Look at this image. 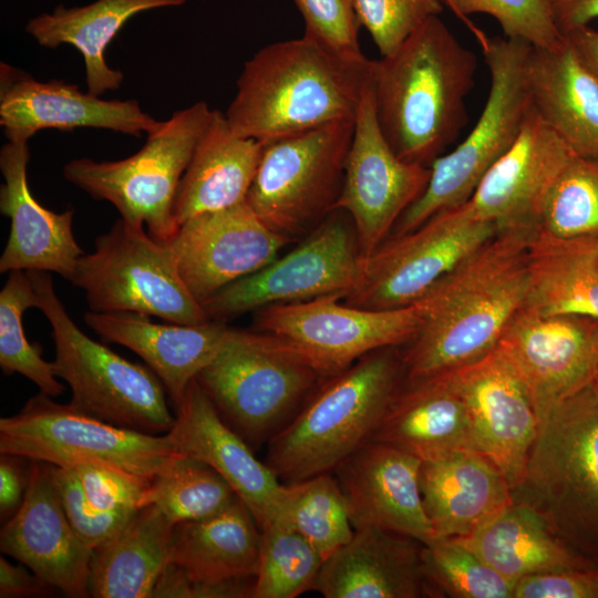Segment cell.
Wrapping results in <instances>:
<instances>
[{"mask_svg": "<svg viewBox=\"0 0 598 598\" xmlns=\"http://www.w3.org/2000/svg\"><path fill=\"white\" fill-rule=\"evenodd\" d=\"M535 228H499L414 302L422 324L402 357L408 380L454 370L496 348L527 297Z\"/></svg>", "mask_w": 598, "mask_h": 598, "instance_id": "6da1fadb", "label": "cell"}, {"mask_svg": "<svg viewBox=\"0 0 598 598\" xmlns=\"http://www.w3.org/2000/svg\"><path fill=\"white\" fill-rule=\"evenodd\" d=\"M476 55L431 17L392 54L372 61L380 128L399 157L430 166L467 123Z\"/></svg>", "mask_w": 598, "mask_h": 598, "instance_id": "7a4b0ae2", "label": "cell"}, {"mask_svg": "<svg viewBox=\"0 0 598 598\" xmlns=\"http://www.w3.org/2000/svg\"><path fill=\"white\" fill-rule=\"evenodd\" d=\"M372 61L339 53L305 33L268 44L245 62L226 120L236 134L266 143L354 118Z\"/></svg>", "mask_w": 598, "mask_h": 598, "instance_id": "3957f363", "label": "cell"}, {"mask_svg": "<svg viewBox=\"0 0 598 598\" xmlns=\"http://www.w3.org/2000/svg\"><path fill=\"white\" fill-rule=\"evenodd\" d=\"M393 348L372 351L327 378L268 441L265 463L283 484L333 472L372 439L404 374Z\"/></svg>", "mask_w": 598, "mask_h": 598, "instance_id": "277c9868", "label": "cell"}, {"mask_svg": "<svg viewBox=\"0 0 598 598\" xmlns=\"http://www.w3.org/2000/svg\"><path fill=\"white\" fill-rule=\"evenodd\" d=\"M512 496L598 563V396L592 386L555 405L540 422Z\"/></svg>", "mask_w": 598, "mask_h": 598, "instance_id": "5b68a950", "label": "cell"}, {"mask_svg": "<svg viewBox=\"0 0 598 598\" xmlns=\"http://www.w3.org/2000/svg\"><path fill=\"white\" fill-rule=\"evenodd\" d=\"M326 379L282 339L231 328L195 380L223 420L254 447L279 432Z\"/></svg>", "mask_w": 598, "mask_h": 598, "instance_id": "8992f818", "label": "cell"}, {"mask_svg": "<svg viewBox=\"0 0 598 598\" xmlns=\"http://www.w3.org/2000/svg\"><path fill=\"white\" fill-rule=\"evenodd\" d=\"M28 274L38 296L37 308L52 328L55 373L71 389L70 403L120 427L167 433L175 416L157 375L84 334L55 293L50 272Z\"/></svg>", "mask_w": 598, "mask_h": 598, "instance_id": "52a82bcc", "label": "cell"}, {"mask_svg": "<svg viewBox=\"0 0 598 598\" xmlns=\"http://www.w3.org/2000/svg\"><path fill=\"white\" fill-rule=\"evenodd\" d=\"M476 35L491 75L484 109L466 138L430 165L425 190L398 220L393 235L409 233L435 214L465 204L488 169L515 143L533 109L526 81L532 45L506 37Z\"/></svg>", "mask_w": 598, "mask_h": 598, "instance_id": "ba28073f", "label": "cell"}, {"mask_svg": "<svg viewBox=\"0 0 598 598\" xmlns=\"http://www.w3.org/2000/svg\"><path fill=\"white\" fill-rule=\"evenodd\" d=\"M212 113L207 103L196 102L162 121L135 154L120 161L72 159L63 176L94 199L111 203L127 224L166 243L178 228L174 203L181 179Z\"/></svg>", "mask_w": 598, "mask_h": 598, "instance_id": "9c48e42d", "label": "cell"}, {"mask_svg": "<svg viewBox=\"0 0 598 598\" xmlns=\"http://www.w3.org/2000/svg\"><path fill=\"white\" fill-rule=\"evenodd\" d=\"M0 452L59 467L106 465L150 482L178 453L167 433L120 427L42 392L0 419Z\"/></svg>", "mask_w": 598, "mask_h": 598, "instance_id": "30bf717a", "label": "cell"}, {"mask_svg": "<svg viewBox=\"0 0 598 598\" xmlns=\"http://www.w3.org/2000/svg\"><path fill=\"white\" fill-rule=\"evenodd\" d=\"M353 130L340 120L261 143L246 202L269 228L292 239L336 209Z\"/></svg>", "mask_w": 598, "mask_h": 598, "instance_id": "8fae6325", "label": "cell"}, {"mask_svg": "<svg viewBox=\"0 0 598 598\" xmlns=\"http://www.w3.org/2000/svg\"><path fill=\"white\" fill-rule=\"evenodd\" d=\"M94 312H133L171 323L210 321L183 282L166 243L118 219L80 257L71 281Z\"/></svg>", "mask_w": 598, "mask_h": 598, "instance_id": "7c38bea8", "label": "cell"}, {"mask_svg": "<svg viewBox=\"0 0 598 598\" xmlns=\"http://www.w3.org/2000/svg\"><path fill=\"white\" fill-rule=\"evenodd\" d=\"M363 266L349 215L334 209L296 248L219 290L202 303L209 320L226 322L274 305L347 297Z\"/></svg>", "mask_w": 598, "mask_h": 598, "instance_id": "4fadbf2b", "label": "cell"}, {"mask_svg": "<svg viewBox=\"0 0 598 598\" xmlns=\"http://www.w3.org/2000/svg\"><path fill=\"white\" fill-rule=\"evenodd\" d=\"M499 227L463 204L440 212L417 228L385 239L367 259L344 303L364 309L413 305Z\"/></svg>", "mask_w": 598, "mask_h": 598, "instance_id": "5bb4252c", "label": "cell"}, {"mask_svg": "<svg viewBox=\"0 0 598 598\" xmlns=\"http://www.w3.org/2000/svg\"><path fill=\"white\" fill-rule=\"evenodd\" d=\"M339 299L326 296L265 307L255 311V330L282 339L329 378L372 351L410 342L422 324L416 303L364 309Z\"/></svg>", "mask_w": 598, "mask_h": 598, "instance_id": "9a60e30c", "label": "cell"}, {"mask_svg": "<svg viewBox=\"0 0 598 598\" xmlns=\"http://www.w3.org/2000/svg\"><path fill=\"white\" fill-rule=\"evenodd\" d=\"M430 177V166L402 159L385 140L377 120L370 79L354 117L342 189L336 205V209L349 215L363 260L420 198Z\"/></svg>", "mask_w": 598, "mask_h": 598, "instance_id": "2e32d148", "label": "cell"}, {"mask_svg": "<svg viewBox=\"0 0 598 598\" xmlns=\"http://www.w3.org/2000/svg\"><path fill=\"white\" fill-rule=\"evenodd\" d=\"M496 349L527 385L540 424L555 405L592 385L598 373V319L522 307Z\"/></svg>", "mask_w": 598, "mask_h": 598, "instance_id": "e0dca14e", "label": "cell"}, {"mask_svg": "<svg viewBox=\"0 0 598 598\" xmlns=\"http://www.w3.org/2000/svg\"><path fill=\"white\" fill-rule=\"evenodd\" d=\"M443 374L466 406L475 451L502 472L513 491L523 481L539 429L527 385L496 348Z\"/></svg>", "mask_w": 598, "mask_h": 598, "instance_id": "ac0fdd59", "label": "cell"}, {"mask_svg": "<svg viewBox=\"0 0 598 598\" xmlns=\"http://www.w3.org/2000/svg\"><path fill=\"white\" fill-rule=\"evenodd\" d=\"M290 241L244 202L187 219L166 244L183 282L202 305L226 286L272 262Z\"/></svg>", "mask_w": 598, "mask_h": 598, "instance_id": "d6986e66", "label": "cell"}, {"mask_svg": "<svg viewBox=\"0 0 598 598\" xmlns=\"http://www.w3.org/2000/svg\"><path fill=\"white\" fill-rule=\"evenodd\" d=\"M162 121L135 100H103L59 80L41 82L1 62L0 125L10 142H28L37 132L55 128H104L141 137Z\"/></svg>", "mask_w": 598, "mask_h": 598, "instance_id": "ffe728a7", "label": "cell"}, {"mask_svg": "<svg viewBox=\"0 0 598 598\" xmlns=\"http://www.w3.org/2000/svg\"><path fill=\"white\" fill-rule=\"evenodd\" d=\"M31 462L24 499L1 528L0 549L66 596L89 597L93 553L64 512L50 464Z\"/></svg>", "mask_w": 598, "mask_h": 598, "instance_id": "44dd1931", "label": "cell"}, {"mask_svg": "<svg viewBox=\"0 0 598 598\" xmlns=\"http://www.w3.org/2000/svg\"><path fill=\"white\" fill-rule=\"evenodd\" d=\"M574 156L532 109L515 143L464 205L475 217L499 228L537 227L555 184Z\"/></svg>", "mask_w": 598, "mask_h": 598, "instance_id": "7402d4cb", "label": "cell"}, {"mask_svg": "<svg viewBox=\"0 0 598 598\" xmlns=\"http://www.w3.org/2000/svg\"><path fill=\"white\" fill-rule=\"evenodd\" d=\"M422 461L388 443L370 440L333 471L354 529L379 527L426 545L434 540L420 488Z\"/></svg>", "mask_w": 598, "mask_h": 598, "instance_id": "603a6c76", "label": "cell"}, {"mask_svg": "<svg viewBox=\"0 0 598 598\" xmlns=\"http://www.w3.org/2000/svg\"><path fill=\"white\" fill-rule=\"evenodd\" d=\"M175 413L167 434L178 453L215 470L249 507L260 528L280 517L286 484L223 420L196 380L188 385Z\"/></svg>", "mask_w": 598, "mask_h": 598, "instance_id": "cb8c5ba5", "label": "cell"}, {"mask_svg": "<svg viewBox=\"0 0 598 598\" xmlns=\"http://www.w3.org/2000/svg\"><path fill=\"white\" fill-rule=\"evenodd\" d=\"M28 142L8 141L0 150V212L10 218V233L0 257V272H55L71 281L84 255L72 229L73 209L56 213L43 207L29 188Z\"/></svg>", "mask_w": 598, "mask_h": 598, "instance_id": "d4e9b609", "label": "cell"}, {"mask_svg": "<svg viewBox=\"0 0 598 598\" xmlns=\"http://www.w3.org/2000/svg\"><path fill=\"white\" fill-rule=\"evenodd\" d=\"M421 542L379 527L354 529L324 559L313 590L326 598H419L434 596Z\"/></svg>", "mask_w": 598, "mask_h": 598, "instance_id": "484cf974", "label": "cell"}, {"mask_svg": "<svg viewBox=\"0 0 598 598\" xmlns=\"http://www.w3.org/2000/svg\"><path fill=\"white\" fill-rule=\"evenodd\" d=\"M85 324L107 342L118 343L141 357L163 383L174 410L188 385L214 359L230 329L226 322L164 324L133 312L84 315Z\"/></svg>", "mask_w": 598, "mask_h": 598, "instance_id": "4316f807", "label": "cell"}, {"mask_svg": "<svg viewBox=\"0 0 598 598\" xmlns=\"http://www.w3.org/2000/svg\"><path fill=\"white\" fill-rule=\"evenodd\" d=\"M420 488L434 539L467 537L513 503L502 472L470 448L423 461Z\"/></svg>", "mask_w": 598, "mask_h": 598, "instance_id": "83f0119b", "label": "cell"}, {"mask_svg": "<svg viewBox=\"0 0 598 598\" xmlns=\"http://www.w3.org/2000/svg\"><path fill=\"white\" fill-rule=\"evenodd\" d=\"M526 81L533 110L576 156L598 155V83L570 44L532 47Z\"/></svg>", "mask_w": 598, "mask_h": 598, "instance_id": "f1b7e54d", "label": "cell"}, {"mask_svg": "<svg viewBox=\"0 0 598 598\" xmlns=\"http://www.w3.org/2000/svg\"><path fill=\"white\" fill-rule=\"evenodd\" d=\"M394 394L371 440L423 461L474 450L466 406L443 373L408 380Z\"/></svg>", "mask_w": 598, "mask_h": 598, "instance_id": "f546056e", "label": "cell"}, {"mask_svg": "<svg viewBox=\"0 0 598 598\" xmlns=\"http://www.w3.org/2000/svg\"><path fill=\"white\" fill-rule=\"evenodd\" d=\"M261 150L260 142L236 134L225 113L213 110L177 189V226L194 216L246 202Z\"/></svg>", "mask_w": 598, "mask_h": 598, "instance_id": "4dcf8cb0", "label": "cell"}, {"mask_svg": "<svg viewBox=\"0 0 598 598\" xmlns=\"http://www.w3.org/2000/svg\"><path fill=\"white\" fill-rule=\"evenodd\" d=\"M262 532L237 496L220 513L175 525L169 561L195 581L255 579Z\"/></svg>", "mask_w": 598, "mask_h": 598, "instance_id": "1f68e13d", "label": "cell"}, {"mask_svg": "<svg viewBox=\"0 0 598 598\" xmlns=\"http://www.w3.org/2000/svg\"><path fill=\"white\" fill-rule=\"evenodd\" d=\"M186 0H96L83 7L58 6L51 13L30 19L25 32L40 45L55 49L70 44L84 60L87 92L101 96L117 90L124 79L105 61V50L122 27L135 14L152 9L179 7Z\"/></svg>", "mask_w": 598, "mask_h": 598, "instance_id": "d6a6232c", "label": "cell"}, {"mask_svg": "<svg viewBox=\"0 0 598 598\" xmlns=\"http://www.w3.org/2000/svg\"><path fill=\"white\" fill-rule=\"evenodd\" d=\"M175 524L155 505L137 509L127 524L97 547L90 565V596L152 598L171 559Z\"/></svg>", "mask_w": 598, "mask_h": 598, "instance_id": "836d02e7", "label": "cell"}, {"mask_svg": "<svg viewBox=\"0 0 598 598\" xmlns=\"http://www.w3.org/2000/svg\"><path fill=\"white\" fill-rule=\"evenodd\" d=\"M455 539L514 581L598 564L565 543L533 507L514 501L470 536Z\"/></svg>", "mask_w": 598, "mask_h": 598, "instance_id": "e575fe53", "label": "cell"}, {"mask_svg": "<svg viewBox=\"0 0 598 598\" xmlns=\"http://www.w3.org/2000/svg\"><path fill=\"white\" fill-rule=\"evenodd\" d=\"M528 276L523 307L598 319V239L557 237L536 227L528 246Z\"/></svg>", "mask_w": 598, "mask_h": 598, "instance_id": "d590c367", "label": "cell"}, {"mask_svg": "<svg viewBox=\"0 0 598 598\" xmlns=\"http://www.w3.org/2000/svg\"><path fill=\"white\" fill-rule=\"evenodd\" d=\"M236 497L209 465L177 453L151 482L143 506H157L176 525L216 515Z\"/></svg>", "mask_w": 598, "mask_h": 598, "instance_id": "8d00e7d4", "label": "cell"}, {"mask_svg": "<svg viewBox=\"0 0 598 598\" xmlns=\"http://www.w3.org/2000/svg\"><path fill=\"white\" fill-rule=\"evenodd\" d=\"M327 559L353 536L348 503L333 472L286 484L282 513Z\"/></svg>", "mask_w": 598, "mask_h": 598, "instance_id": "74e56055", "label": "cell"}, {"mask_svg": "<svg viewBox=\"0 0 598 598\" xmlns=\"http://www.w3.org/2000/svg\"><path fill=\"white\" fill-rule=\"evenodd\" d=\"M261 532L251 598H295L313 590L324 561L315 546L282 517Z\"/></svg>", "mask_w": 598, "mask_h": 598, "instance_id": "f35d334b", "label": "cell"}, {"mask_svg": "<svg viewBox=\"0 0 598 598\" xmlns=\"http://www.w3.org/2000/svg\"><path fill=\"white\" fill-rule=\"evenodd\" d=\"M37 307L38 296L28 271H10L0 291V367L4 374L19 373L42 393L55 398L65 386L54 363L43 359L41 346L29 342L23 328L24 311Z\"/></svg>", "mask_w": 598, "mask_h": 598, "instance_id": "ab89813d", "label": "cell"}, {"mask_svg": "<svg viewBox=\"0 0 598 598\" xmlns=\"http://www.w3.org/2000/svg\"><path fill=\"white\" fill-rule=\"evenodd\" d=\"M425 574L433 595L454 598H512L516 581L504 577L455 538L423 545Z\"/></svg>", "mask_w": 598, "mask_h": 598, "instance_id": "60d3db41", "label": "cell"}, {"mask_svg": "<svg viewBox=\"0 0 598 598\" xmlns=\"http://www.w3.org/2000/svg\"><path fill=\"white\" fill-rule=\"evenodd\" d=\"M537 227L557 237L598 239V155L570 159Z\"/></svg>", "mask_w": 598, "mask_h": 598, "instance_id": "b9f144b4", "label": "cell"}, {"mask_svg": "<svg viewBox=\"0 0 598 598\" xmlns=\"http://www.w3.org/2000/svg\"><path fill=\"white\" fill-rule=\"evenodd\" d=\"M464 18L473 13L493 17L508 39H517L536 48H554L564 42L549 0H442Z\"/></svg>", "mask_w": 598, "mask_h": 598, "instance_id": "7bdbcfd3", "label": "cell"}, {"mask_svg": "<svg viewBox=\"0 0 598 598\" xmlns=\"http://www.w3.org/2000/svg\"><path fill=\"white\" fill-rule=\"evenodd\" d=\"M353 7L381 56L392 54L426 20L443 10L442 0H353Z\"/></svg>", "mask_w": 598, "mask_h": 598, "instance_id": "ee69618b", "label": "cell"}, {"mask_svg": "<svg viewBox=\"0 0 598 598\" xmlns=\"http://www.w3.org/2000/svg\"><path fill=\"white\" fill-rule=\"evenodd\" d=\"M50 471L71 525L92 553L114 537L137 511L97 512L87 504L73 467L50 464Z\"/></svg>", "mask_w": 598, "mask_h": 598, "instance_id": "f6af8a7d", "label": "cell"}, {"mask_svg": "<svg viewBox=\"0 0 598 598\" xmlns=\"http://www.w3.org/2000/svg\"><path fill=\"white\" fill-rule=\"evenodd\" d=\"M302 16L305 34L349 56H363L361 27L353 0H292Z\"/></svg>", "mask_w": 598, "mask_h": 598, "instance_id": "bcb514c9", "label": "cell"}, {"mask_svg": "<svg viewBox=\"0 0 598 598\" xmlns=\"http://www.w3.org/2000/svg\"><path fill=\"white\" fill-rule=\"evenodd\" d=\"M87 504L97 512L136 511L151 485L150 481L100 464L73 466Z\"/></svg>", "mask_w": 598, "mask_h": 598, "instance_id": "7dc6e473", "label": "cell"}, {"mask_svg": "<svg viewBox=\"0 0 598 598\" xmlns=\"http://www.w3.org/2000/svg\"><path fill=\"white\" fill-rule=\"evenodd\" d=\"M513 598H598V564L520 578Z\"/></svg>", "mask_w": 598, "mask_h": 598, "instance_id": "c3c4849f", "label": "cell"}, {"mask_svg": "<svg viewBox=\"0 0 598 598\" xmlns=\"http://www.w3.org/2000/svg\"><path fill=\"white\" fill-rule=\"evenodd\" d=\"M255 579L207 584L189 579L173 563L162 571L154 591L155 598H245L252 596Z\"/></svg>", "mask_w": 598, "mask_h": 598, "instance_id": "681fc988", "label": "cell"}, {"mask_svg": "<svg viewBox=\"0 0 598 598\" xmlns=\"http://www.w3.org/2000/svg\"><path fill=\"white\" fill-rule=\"evenodd\" d=\"M20 456L1 454L0 457V514L6 522L11 518L24 499L28 472L19 462Z\"/></svg>", "mask_w": 598, "mask_h": 598, "instance_id": "f907efd6", "label": "cell"}, {"mask_svg": "<svg viewBox=\"0 0 598 598\" xmlns=\"http://www.w3.org/2000/svg\"><path fill=\"white\" fill-rule=\"evenodd\" d=\"M22 565L16 566L4 557L0 558L1 598L41 596L48 592L51 586L35 574H29Z\"/></svg>", "mask_w": 598, "mask_h": 598, "instance_id": "816d5d0a", "label": "cell"}, {"mask_svg": "<svg viewBox=\"0 0 598 598\" xmlns=\"http://www.w3.org/2000/svg\"><path fill=\"white\" fill-rule=\"evenodd\" d=\"M549 3L563 37L598 20V0H549Z\"/></svg>", "mask_w": 598, "mask_h": 598, "instance_id": "f5cc1de1", "label": "cell"}, {"mask_svg": "<svg viewBox=\"0 0 598 598\" xmlns=\"http://www.w3.org/2000/svg\"><path fill=\"white\" fill-rule=\"evenodd\" d=\"M564 39L598 83V30L586 25L566 33Z\"/></svg>", "mask_w": 598, "mask_h": 598, "instance_id": "db71d44e", "label": "cell"}, {"mask_svg": "<svg viewBox=\"0 0 598 598\" xmlns=\"http://www.w3.org/2000/svg\"><path fill=\"white\" fill-rule=\"evenodd\" d=\"M591 386H592V390H594L595 394L598 396V373H597L596 379H595Z\"/></svg>", "mask_w": 598, "mask_h": 598, "instance_id": "11a10c76", "label": "cell"}]
</instances>
